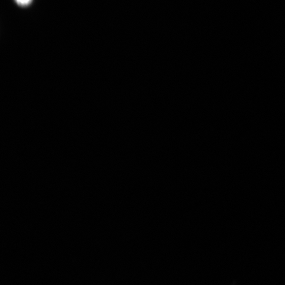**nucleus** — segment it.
Here are the masks:
<instances>
[{"label": "nucleus", "mask_w": 285, "mask_h": 285, "mask_svg": "<svg viewBox=\"0 0 285 285\" xmlns=\"http://www.w3.org/2000/svg\"><path fill=\"white\" fill-rule=\"evenodd\" d=\"M19 5L21 6H26L29 5L32 1V0H15Z\"/></svg>", "instance_id": "nucleus-1"}]
</instances>
